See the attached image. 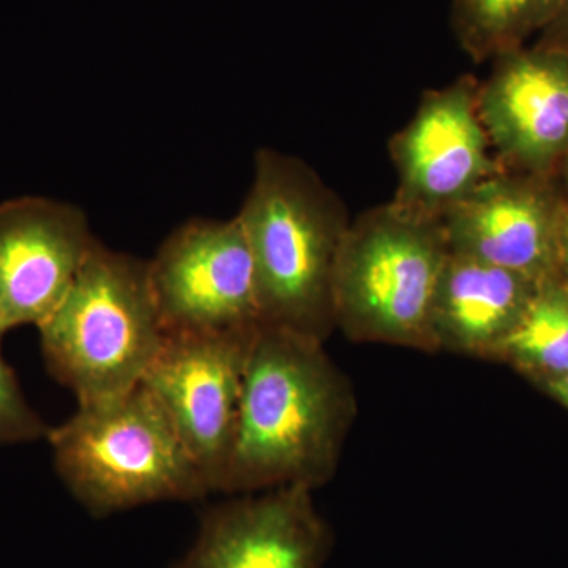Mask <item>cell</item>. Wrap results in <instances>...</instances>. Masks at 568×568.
I'll use <instances>...</instances> for the list:
<instances>
[{
  "label": "cell",
  "instance_id": "obj_19",
  "mask_svg": "<svg viewBox=\"0 0 568 568\" xmlns=\"http://www.w3.org/2000/svg\"><path fill=\"white\" fill-rule=\"evenodd\" d=\"M548 392H551L560 403H564L568 407V373L566 375L556 377V379L548 381L545 383Z\"/></svg>",
  "mask_w": 568,
  "mask_h": 568
},
{
  "label": "cell",
  "instance_id": "obj_13",
  "mask_svg": "<svg viewBox=\"0 0 568 568\" xmlns=\"http://www.w3.org/2000/svg\"><path fill=\"white\" fill-rule=\"evenodd\" d=\"M540 284L450 250L433 305L436 349L491 357Z\"/></svg>",
  "mask_w": 568,
  "mask_h": 568
},
{
  "label": "cell",
  "instance_id": "obj_3",
  "mask_svg": "<svg viewBox=\"0 0 568 568\" xmlns=\"http://www.w3.org/2000/svg\"><path fill=\"white\" fill-rule=\"evenodd\" d=\"M39 328L48 373L73 392L78 405L141 386L166 338L149 261L97 241Z\"/></svg>",
  "mask_w": 568,
  "mask_h": 568
},
{
  "label": "cell",
  "instance_id": "obj_1",
  "mask_svg": "<svg viewBox=\"0 0 568 568\" xmlns=\"http://www.w3.org/2000/svg\"><path fill=\"white\" fill-rule=\"evenodd\" d=\"M357 416L354 388L320 339L261 324L242 384L224 495L331 481Z\"/></svg>",
  "mask_w": 568,
  "mask_h": 568
},
{
  "label": "cell",
  "instance_id": "obj_2",
  "mask_svg": "<svg viewBox=\"0 0 568 568\" xmlns=\"http://www.w3.org/2000/svg\"><path fill=\"white\" fill-rule=\"evenodd\" d=\"M235 216L252 252L263 324L327 342L336 328V261L351 224L342 197L304 160L261 149Z\"/></svg>",
  "mask_w": 568,
  "mask_h": 568
},
{
  "label": "cell",
  "instance_id": "obj_16",
  "mask_svg": "<svg viewBox=\"0 0 568 568\" xmlns=\"http://www.w3.org/2000/svg\"><path fill=\"white\" fill-rule=\"evenodd\" d=\"M2 335L0 331V444L33 443L47 437L51 428L22 395L18 377L2 355Z\"/></svg>",
  "mask_w": 568,
  "mask_h": 568
},
{
  "label": "cell",
  "instance_id": "obj_11",
  "mask_svg": "<svg viewBox=\"0 0 568 568\" xmlns=\"http://www.w3.org/2000/svg\"><path fill=\"white\" fill-rule=\"evenodd\" d=\"M478 112L506 170L547 171L568 151V54L537 44L493 59Z\"/></svg>",
  "mask_w": 568,
  "mask_h": 568
},
{
  "label": "cell",
  "instance_id": "obj_10",
  "mask_svg": "<svg viewBox=\"0 0 568 568\" xmlns=\"http://www.w3.org/2000/svg\"><path fill=\"white\" fill-rule=\"evenodd\" d=\"M95 242L78 205L40 196L0 204V331L39 327L65 297Z\"/></svg>",
  "mask_w": 568,
  "mask_h": 568
},
{
  "label": "cell",
  "instance_id": "obj_6",
  "mask_svg": "<svg viewBox=\"0 0 568 568\" xmlns=\"http://www.w3.org/2000/svg\"><path fill=\"white\" fill-rule=\"evenodd\" d=\"M257 327L166 334L141 383L170 418L211 493H224L226 487L245 366Z\"/></svg>",
  "mask_w": 568,
  "mask_h": 568
},
{
  "label": "cell",
  "instance_id": "obj_15",
  "mask_svg": "<svg viewBox=\"0 0 568 568\" xmlns=\"http://www.w3.org/2000/svg\"><path fill=\"white\" fill-rule=\"evenodd\" d=\"M489 358H503L545 383L568 373V293L549 280L538 286L525 313Z\"/></svg>",
  "mask_w": 568,
  "mask_h": 568
},
{
  "label": "cell",
  "instance_id": "obj_17",
  "mask_svg": "<svg viewBox=\"0 0 568 568\" xmlns=\"http://www.w3.org/2000/svg\"><path fill=\"white\" fill-rule=\"evenodd\" d=\"M544 47L555 48L568 54V0H564L555 20L545 28Z\"/></svg>",
  "mask_w": 568,
  "mask_h": 568
},
{
  "label": "cell",
  "instance_id": "obj_5",
  "mask_svg": "<svg viewBox=\"0 0 568 568\" xmlns=\"http://www.w3.org/2000/svg\"><path fill=\"white\" fill-rule=\"evenodd\" d=\"M448 254L440 219L395 201L361 213L336 261V328L355 343L437 353L433 305Z\"/></svg>",
  "mask_w": 568,
  "mask_h": 568
},
{
  "label": "cell",
  "instance_id": "obj_12",
  "mask_svg": "<svg viewBox=\"0 0 568 568\" xmlns=\"http://www.w3.org/2000/svg\"><path fill=\"white\" fill-rule=\"evenodd\" d=\"M564 215L541 186L504 170L452 205L443 224L452 252L545 283L559 264Z\"/></svg>",
  "mask_w": 568,
  "mask_h": 568
},
{
  "label": "cell",
  "instance_id": "obj_7",
  "mask_svg": "<svg viewBox=\"0 0 568 568\" xmlns=\"http://www.w3.org/2000/svg\"><path fill=\"white\" fill-rule=\"evenodd\" d=\"M166 334H222L263 324L244 227L194 219L175 227L149 261Z\"/></svg>",
  "mask_w": 568,
  "mask_h": 568
},
{
  "label": "cell",
  "instance_id": "obj_18",
  "mask_svg": "<svg viewBox=\"0 0 568 568\" xmlns=\"http://www.w3.org/2000/svg\"><path fill=\"white\" fill-rule=\"evenodd\" d=\"M559 264L562 265L564 272H566V278H564L562 286L566 287L568 293V213L564 215L562 230H560V256Z\"/></svg>",
  "mask_w": 568,
  "mask_h": 568
},
{
  "label": "cell",
  "instance_id": "obj_8",
  "mask_svg": "<svg viewBox=\"0 0 568 568\" xmlns=\"http://www.w3.org/2000/svg\"><path fill=\"white\" fill-rule=\"evenodd\" d=\"M480 82L470 74L425 92L416 114L388 144L396 204L443 220L444 213L506 168L491 153L478 112Z\"/></svg>",
  "mask_w": 568,
  "mask_h": 568
},
{
  "label": "cell",
  "instance_id": "obj_14",
  "mask_svg": "<svg viewBox=\"0 0 568 568\" xmlns=\"http://www.w3.org/2000/svg\"><path fill=\"white\" fill-rule=\"evenodd\" d=\"M564 0H454L452 29L462 50L476 63L521 48L545 29Z\"/></svg>",
  "mask_w": 568,
  "mask_h": 568
},
{
  "label": "cell",
  "instance_id": "obj_9",
  "mask_svg": "<svg viewBox=\"0 0 568 568\" xmlns=\"http://www.w3.org/2000/svg\"><path fill=\"white\" fill-rule=\"evenodd\" d=\"M313 493L265 489L205 508L192 548L170 568H323L334 534Z\"/></svg>",
  "mask_w": 568,
  "mask_h": 568
},
{
  "label": "cell",
  "instance_id": "obj_4",
  "mask_svg": "<svg viewBox=\"0 0 568 568\" xmlns=\"http://www.w3.org/2000/svg\"><path fill=\"white\" fill-rule=\"evenodd\" d=\"M47 437L59 477L92 517L212 495L170 418L142 386L78 405Z\"/></svg>",
  "mask_w": 568,
  "mask_h": 568
}]
</instances>
